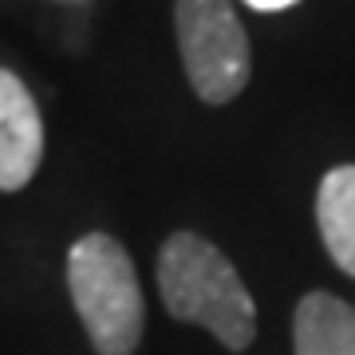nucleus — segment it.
Masks as SVG:
<instances>
[{
  "label": "nucleus",
  "instance_id": "1",
  "mask_svg": "<svg viewBox=\"0 0 355 355\" xmlns=\"http://www.w3.org/2000/svg\"><path fill=\"white\" fill-rule=\"evenodd\" d=\"M154 277L166 312L182 324L209 331L225 352H245L257 340L253 292L245 288L241 272L214 241L190 229L170 233L158 249Z\"/></svg>",
  "mask_w": 355,
  "mask_h": 355
},
{
  "label": "nucleus",
  "instance_id": "2",
  "mask_svg": "<svg viewBox=\"0 0 355 355\" xmlns=\"http://www.w3.org/2000/svg\"><path fill=\"white\" fill-rule=\"evenodd\" d=\"M67 292L95 355H135L146 331V300L135 261L111 233H87L67 249Z\"/></svg>",
  "mask_w": 355,
  "mask_h": 355
},
{
  "label": "nucleus",
  "instance_id": "3",
  "mask_svg": "<svg viewBox=\"0 0 355 355\" xmlns=\"http://www.w3.org/2000/svg\"><path fill=\"white\" fill-rule=\"evenodd\" d=\"M174 32L193 95L225 107L249 87L253 48L233 0H174Z\"/></svg>",
  "mask_w": 355,
  "mask_h": 355
},
{
  "label": "nucleus",
  "instance_id": "4",
  "mask_svg": "<svg viewBox=\"0 0 355 355\" xmlns=\"http://www.w3.org/2000/svg\"><path fill=\"white\" fill-rule=\"evenodd\" d=\"M44 162V119L24 79L0 67V193L24 190Z\"/></svg>",
  "mask_w": 355,
  "mask_h": 355
},
{
  "label": "nucleus",
  "instance_id": "5",
  "mask_svg": "<svg viewBox=\"0 0 355 355\" xmlns=\"http://www.w3.org/2000/svg\"><path fill=\"white\" fill-rule=\"evenodd\" d=\"M292 355H355V304L336 292H308L292 312Z\"/></svg>",
  "mask_w": 355,
  "mask_h": 355
},
{
  "label": "nucleus",
  "instance_id": "6",
  "mask_svg": "<svg viewBox=\"0 0 355 355\" xmlns=\"http://www.w3.org/2000/svg\"><path fill=\"white\" fill-rule=\"evenodd\" d=\"M316 229L336 268L355 277V162L336 166L320 178Z\"/></svg>",
  "mask_w": 355,
  "mask_h": 355
},
{
  "label": "nucleus",
  "instance_id": "7",
  "mask_svg": "<svg viewBox=\"0 0 355 355\" xmlns=\"http://www.w3.org/2000/svg\"><path fill=\"white\" fill-rule=\"evenodd\" d=\"M253 12H284V8H292V4H300V0H245Z\"/></svg>",
  "mask_w": 355,
  "mask_h": 355
},
{
  "label": "nucleus",
  "instance_id": "8",
  "mask_svg": "<svg viewBox=\"0 0 355 355\" xmlns=\"http://www.w3.org/2000/svg\"><path fill=\"white\" fill-rule=\"evenodd\" d=\"M55 4H87V0H55Z\"/></svg>",
  "mask_w": 355,
  "mask_h": 355
}]
</instances>
